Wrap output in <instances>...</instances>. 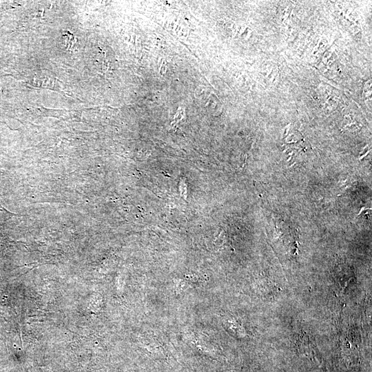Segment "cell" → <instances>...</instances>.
I'll return each mask as SVG.
<instances>
[]
</instances>
